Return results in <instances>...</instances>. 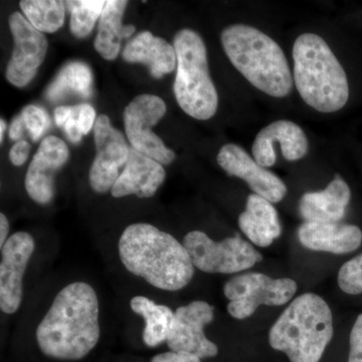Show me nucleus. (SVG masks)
Listing matches in <instances>:
<instances>
[{
  "label": "nucleus",
  "mask_w": 362,
  "mask_h": 362,
  "mask_svg": "<svg viewBox=\"0 0 362 362\" xmlns=\"http://www.w3.org/2000/svg\"><path fill=\"white\" fill-rule=\"evenodd\" d=\"M165 177L162 164L130 148L127 163L112 188L111 194L116 199L130 194L148 199L156 194Z\"/></svg>",
  "instance_id": "obj_17"
},
{
  "label": "nucleus",
  "mask_w": 362,
  "mask_h": 362,
  "mask_svg": "<svg viewBox=\"0 0 362 362\" xmlns=\"http://www.w3.org/2000/svg\"><path fill=\"white\" fill-rule=\"evenodd\" d=\"M20 6L28 23L40 33H56L65 23L66 4L64 1L23 0Z\"/></svg>",
  "instance_id": "obj_25"
},
{
  "label": "nucleus",
  "mask_w": 362,
  "mask_h": 362,
  "mask_svg": "<svg viewBox=\"0 0 362 362\" xmlns=\"http://www.w3.org/2000/svg\"><path fill=\"white\" fill-rule=\"evenodd\" d=\"M128 2L123 0L106 1L99 21V30L94 47L98 54L107 61H113L121 49V40L131 37L135 32L133 25H123L124 11Z\"/></svg>",
  "instance_id": "obj_22"
},
{
  "label": "nucleus",
  "mask_w": 362,
  "mask_h": 362,
  "mask_svg": "<svg viewBox=\"0 0 362 362\" xmlns=\"http://www.w3.org/2000/svg\"><path fill=\"white\" fill-rule=\"evenodd\" d=\"M151 362H201V359L190 354L169 351L154 356Z\"/></svg>",
  "instance_id": "obj_32"
},
{
  "label": "nucleus",
  "mask_w": 362,
  "mask_h": 362,
  "mask_svg": "<svg viewBox=\"0 0 362 362\" xmlns=\"http://www.w3.org/2000/svg\"><path fill=\"white\" fill-rule=\"evenodd\" d=\"M274 142L280 143L283 157L288 161L299 160L308 152V139L299 125L288 120L276 121L259 131L252 143V158L263 168L276 163Z\"/></svg>",
  "instance_id": "obj_16"
},
{
  "label": "nucleus",
  "mask_w": 362,
  "mask_h": 362,
  "mask_svg": "<svg viewBox=\"0 0 362 362\" xmlns=\"http://www.w3.org/2000/svg\"><path fill=\"white\" fill-rule=\"evenodd\" d=\"M71 11V32L78 39L88 37L101 18L106 1L103 0H77L66 1Z\"/></svg>",
  "instance_id": "obj_26"
},
{
  "label": "nucleus",
  "mask_w": 362,
  "mask_h": 362,
  "mask_svg": "<svg viewBox=\"0 0 362 362\" xmlns=\"http://www.w3.org/2000/svg\"><path fill=\"white\" fill-rule=\"evenodd\" d=\"M70 151L63 140L47 136L40 143L25 175V189L30 199L47 204L54 197V176L69 160Z\"/></svg>",
  "instance_id": "obj_15"
},
{
  "label": "nucleus",
  "mask_w": 362,
  "mask_h": 362,
  "mask_svg": "<svg viewBox=\"0 0 362 362\" xmlns=\"http://www.w3.org/2000/svg\"><path fill=\"white\" fill-rule=\"evenodd\" d=\"M332 337L329 306L318 295L306 293L288 305L274 323L269 342L291 362H319Z\"/></svg>",
  "instance_id": "obj_5"
},
{
  "label": "nucleus",
  "mask_w": 362,
  "mask_h": 362,
  "mask_svg": "<svg viewBox=\"0 0 362 362\" xmlns=\"http://www.w3.org/2000/svg\"><path fill=\"white\" fill-rule=\"evenodd\" d=\"M25 128V122H23V119L21 118V116L16 117L11 124V128H9V138L16 142L21 141V138L23 136Z\"/></svg>",
  "instance_id": "obj_33"
},
{
  "label": "nucleus",
  "mask_w": 362,
  "mask_h": 362,
  "mask_svg": "<svg viewBox=\"0 0 362 362\" xmlns=\"http://www.w3.org/2000/svg\"><path fill=\"white\" fill-rule=\"evenodd\" d=\"M131 309L143 317L146 323L143 331V341L148 347H156L168 341L173 328L175 312L165 305H158L144 296L132 298Z\"/></svg>",
  "instance_id": "obj_23"
},
{
  "label": "nucleus",
  "mask_w": 362,
  "mask_h": 362,
  "mask_svg": "<svg viewBox=\"0 0 362 362\" xmlns=\"http://www.w3.org/2000/svg\"><path fill=\"white\" fill-rule=\"evenodd\" d=\"M338 285L349 295L362 293V254L346 262L338 273Z\"/></svg>",
  "instance_id": "obj_28"
},
{
  "label": "nucleus",
  "mask_w": 362,
  "mask_h": 362,
  "mask_svg": "<svg viewBox=\"0 0 362 362\" xmlns=\"http://www.w3.org/2000/svg\"><path fill=\"white\" fill-rule=\"evenodd\" d=\"M30 145L25 140L16 142L9 151V160L14 166H21L28 160L30 154Z\"/></svg>",
  "instance_id": "obj_31"
},
{
  "label": "nucleus",
  "mask_w": 362,
  "mask_h": 362,
  "mask_svg": "<svg viewBox=\"0 0 362 362\" xmlns=\"http://www.w3.org/2000/svg\"><path fill=\"white\" fill-rule=\"evenodd\" d=\"M9 28L14 47L7 65L6 78L16 87L23 88L32 82L44 62L47 40L21 13H13L9 16Z\"/></svg>",
  "instance_id": "obj_12"
},
{
  "label": "nucleus",
  "mask_w": 362,
  "mask_h": 362,
  "mask_svg": "<svg viewBox=\"0 0 362 362\" xmlns=\"http://www.w3.org/2000/svg\"><path fill=\"white\" fill-rule=\"evenodd\" d=\"M350 199L349 185L337 177L322 192L305 194L299 202L300 214L307 223H339Z\"/></svg>",
  "instance_id": "obj_20"
},
{
  "label": "nucleus",
  "mask_w": 362,
  "mask_h": 362,
  "mask_svg": "<svg viewBox=\"0 0 362 362\" xmlns=\"http://www.w3.org/2000/svg\"><path fill=\"white\" fill-rule=\"evenodd\" d=\"M37 341L45 356L62 361L84 358L100 338L99 300L87 283L66 286L37 328Z\"/></svg>",
  "instance_id": "obj_1"
},
{
  "label": "nucleus",
  "mask_w": 362,
  "mask_h": 362,
  "mask_svg": "<svg viewBox=\"0 0 362 362\" xmlns=\"http://www.w3.org/2000/svg\"><path fill=\"white\" fill-rule=\"evenodd\" d=\"M297 283L290 278L273 279L261 273L235 276L223 286L228 312L235 319L249 318L261 305L282 306L294 297Z\"/></svg>",
  "instance_id": "obj_8"
},
{
  "label": "nucleus",
  "mask_w": 362,
  "mask_h": 362,
  "mask_svg": "<svg viewBox=\"0 0 362 362\" xmlns=\"http://www.w3.org/2000/svg\"><path fill=\"white\" fill-rule=\"evenodd\" d=\"M118 250L121 262L130 273L158 289L177 291L194 278V266L185 246L149 223L126 228Z\"/></svg>",
  "instance_id": "obj_2"
},
{
  "label": "nucleus",
  "mask_w": 362,
  "mask_h": 362,
  "mask_svg": "<svg viewBox=\"0 0 362 362\" xmlns=\"http://www.w3.org/2000/svg\"><path fill=\"white\" fill-rule=\"evenodd\" d=\"M166 105L160 97L143 94L136 97L124 110L125 133L132 148L154 159L162 165L170 164L175 153L152 131L166 113Z\"/></svg>",
  "instance_id": "obj_9"
},
{
  "label": "nucleus",
  "mask_w": 362,
  "mask_h": 362,
  "mask_svg": "<svg viewBox=\"0 0 362 362\" xmlns=\"http://www.w3.org/2000/svg\"><path fill=\"white\" fill-rule=\"evenodd\" d=\"M21 116L33 141H37L51 126V119L47 112L35 105L26 106Z\"/></svg>",
  "instance_id": "obj_29"
},
{
  "label": "nucleus",
  "mask_w": 362,
  "mask_h": 362,
  "mask_svg": "<svg viewBox=\"0 0 362 362\" xmlns=\"http://www.w3.org/2000/svg\"><path fill=\"white\" fill-rule=\"evenodd\" d=\"M127 63L143 64L149 68L152 77L160 78L177 69L175 47L148 30L138 33L123 52Z\"/></svg>",
  "instance_id": "obj_19"
},
{
  "label": "nucleus",
  "mask_w": 362,
  "mask_h": 362,
  "mask_svg": "<svg viewBox=\"0 0 362 362\" xmlns=\"http://www.w3.org/2000/svg\"><path fill=\"white\" fill-rule=\"evenodd\" d=\"M349 362H362V314L357 317L350 332Z\"/></svg>",
  "instance_id": "obj_30"
},
{
  "label": "nucleus",
  "mask_w": 362,
  "mask_h": 362,
  "mask_svg": "<svg viewBox=\"0 0 362 362\" xmlns=\"http://www.w3.org/2000/svg\"><path fill=\"white\" fill-rule=\"evenodd\" d=\"M93 75L83 62H71L64 66L45 90L49 102H59L71 95L89 98L92 95Z\"/></svg>",
  "instance_id": "obj_24"
},
{
  "label": "nucleus",
  "mask_w": 362,
  "mask_h": 362,
  "mask_svg": "<svg viewBox=\"0 0 362 362\" xmlns=\"http://www.w3.org/2000/svg\"><path fill=\"white\" fill-rule=\"evenodd\" d=\"M300 243L317 252L343 255L356 251L362 243L358 226L340 223H307L298 230Z\"/></svg>",
  "instance_id": "obj_18"
},
{
  "label": "nucleus",
  "mask_w": 362,
  "mask_h": 362,
  "mask_svg": "<svg viewBox=\"0 0 362 362\" xmlns=\"http://www.w3.org/2000/svg\"><path fill=\"white\" fill-rule=\"evenodd\" d=\"M221 40L230 63L254 87L274 98L291 93L293 77L287 59L272 37L239 23L223 30Z\"/></svg>",
  "instance_id": "obj_3"
},
{
  "label": "nucleus",
  "mask_w": 362,
  "mask_h": 362,
  "mask_svg": "<svg viewBox=\"0 0 362 362\" xmlns=\"http://www.w3.org/2000/svg\"><path fill=\"white\" fill-rule=\"evenodd\" d=\"M183 246L194 266L209 274L239 273L263 259L261 252L239 235L218 243L201 230H194L185 235Z\"/></svg>",
  "instance_id": "obj_7"
},
{
  "label": "nucleus",
  "mask_w": 362,
  "mask_h": 362,
  "mask_svg": "<svg viewBox=\"0 0 362 362\" xmlns=\"http://www.w3.org/2000/svg\"><path fill=\"white\" fill-rule=\"evenodd\" d=\"M173 47L177 57L176 101L188 116L209 120L218 110V96L209 75L204 40L194 30L183 28L176 33Z\"/></svg>",
  "instance_id": "obj_6"
},
{
  "label": "nucleus",
  "mask_w": 362,
  "mask_h": 362,
  "mask_svg": "<svg viewBox=\"0 0 362 362\" xmlns=\"http://www.w3.org/2000/svg\"><path fill=\"white\" fill-rule=\"evenodd\" d=\"M6 129V122L4 120V119H1L0 120V141L2 142V140H4V131Z\"/></svg>",
  "instance_id": "obj_36"
},
{
  "label": "nucleus",
  "mask_w": 362,
  "mask_h": 362,
  "mask_svg": "<svg viewBox=\"0 0 362 362\" xmlns=\"http://www.w3.org/2000/svg\"><path fill=\"white\" fill-rule=\"evenodd\" d=\"M71 106H61L54 110V121L59 127L63 128L70 115Z\"/></svg>",
  "instance_id": "obj_34"
},
{
  "label": "nucleus",
  "mask_w": 362,
  "mask_h": 362,
  "mask_svg": "<svg viewBox=\"0 0 362 362\" xmlns=\"http://www.w3.org/2000/svg\"><path fill=\"white\" fill-rule=\"evenodd\" d=\"M95 119L96 112L90 104L71 106L70 115L63 127L66 137L73 143L80 142L83 136L89 134L95 126Z\"/></svg>",
  "instance_id": "obj_27"
},
{
  "label": "nucleus",
  "mask_w": 362,
  "mask_h": 362,
  "mask_svg": "<svg viewBox=\"0 0 362 362\" xmlns=\"http://www.w3.org/2000/svg\"><path fill=\"white\" fill-rule=\"evenodd\" d=\"M214 307L204 301H194L176 309L166 341L169 349L199 359L218 356V346L204 334V327L214 320Z\"/></svg>",
  "instance_id": "obj_10"
},
{
  "label": "nucleus",
  "mask_w": 362,
  "mask_h": 362,
  "mask_svg": "<svg viewBox=\"0 0 362 362\" xmlns=\"http://www.w3.org/2000/svg\"><path fill=\"white\" fill-rule=\"evenodd\" d=\"M9 232V223L8 220L4 214H0V247H4L6 244L7 235Z\"/></svg>",
  "instance_id": "obj_35"
},
{
  "label": "nucleus",
  "mask_w": 362,
  "mask_h": 362,
  "mask_svg": "<svg viewBox=\"0 0 362 362\" xmlns=\"http://www.w3.org/2000/svg\"><path fill=\"white\" fill-rule=\"evenodd\" d=\"M97 154L90 169V185L98 194L112 190L125 168L130 148L120 131L111 125L106 115L98 117L94 126Z\"/></svg>",
  "instance_id": "obj_11"
},
{
  "label": "nucleus",
  "mask_w": 362,
  "mask_h": 362,
  "mask_svg": "<svg viewBox=\"0 0 362 362\" xmlns=\"http://www.w3.org/2000/svg\"><path fill=\"white\" fill-rule=\"evenodd\" d=\"M218 163L228 175L246 181L255 194L277 204L287 194V187L275 173L257 163L237 144H226L218 152Z\"/></svg>",
  "instance_id": "obj_14"
},
{
  "label": "nucleus",
  "mask_w": 362,
  "mask_h": 362,
  "mask_svg": "<svg viewBox=\"0 0 362 362\" xmlns=\"http://www.w3.org/2000/svg\"><path fill=\"white\" fill-rule=\"evenodd\" d=\"M30 233H13L1 247L0 263V308L6 314L18 310L23 300V279L35 251Z\"/></svg>",
  "instance_id": "obj_13"
},
{
  "label": "nucleus",
  "mask_w": 362,
  "mask_h": 362,
  "mask_svg": "<svg viewBox=\"0 0 362 362\" xmlns=\"http://www.w3.org/2000/svg\"><path fill=\"white\" fill-rule=\"evenodd\" d=\"M293 61L295 86L305 103L322 113L339 111L346 105V73L322 37L299 35L293 45Z\"/></svg>",
  "instance_id": "obj_4"
},
{
  "label": "nucleus",
  "mask_w": 362,
  "mask_h": 362,
  "mask_svg": "<svg viewBox=\"0 0 362 362\" xmlns=\"http://www.w3.org/2000/svg\"><path fill=\"white\" fill-rule=\"evenodd\" d=\"M239 226L252 244L262 247L270 246L282 232L277 209L255 194L247 197L246 211L239 216Z\"/></svg>",
  "instance_id": "obj_21"
}]
</instances>
